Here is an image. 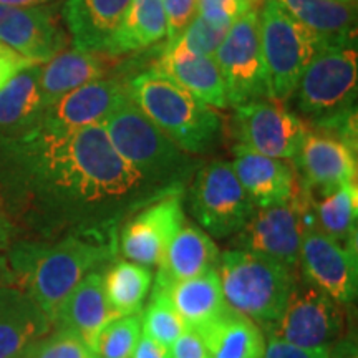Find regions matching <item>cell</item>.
Returning a JSON list of instances; mask_svg holds the SVG:
<instances>
[{
    "instance_id": "obj_1",
    "label": "cell",
    "mask_w": 358,
    "mask_h": 358,
    "mask_svg": "<svg viewBox=\"0 0 358 358\" xmlns=\"http://www.w3.org/2000/svg\"><path fill=\"white\" fill-rule=\"evenodd\" d=\"M168 192L116 153L103 124L38 127L0 138V209L30 241L113 234L128 214Z\"/></svg>"
},
{
    "instance_id": "obj_2",
    "label": "cell",
    "mask_w": 358,
    "mask_h": 358,
    "mask_svg": "<svg viewBox=\"0 0 358 358\" xmlns=\"http://www.w3.org/2000/svg\"><path fill=\"white\" fill-rule=\"evenodd\" d=\"M118 232L70 234L55 241L17 239L8 248V264L17 287L55 320L62 303L93 271H103L116 259Z\"/></svg>"
},
{
    "instance_id": "obj_3",
    "label": "cell",
    "mask_w": 358,
    "mask_h": 358,
    "mask_svg": "<svg viewBox=\"0 0 358 358\" xmlns=\"http://www.w3.org/2000/svg\"><path fill=\"white\" fill-rule=\"evenodd\" d=\"M134 105L179 150L204 156L216 150L222 133L221 116L213 106L174 82L158 69L138 73L124 85Z\"/></svg>"
},
{
    "instance_id": "obj_4",
    "label": "cell",
    "mask_w": 358,
    "mask_h": 358,
    "mask_svg": "<svg viewBox=\"0 0 358 358\" xmlns=\"http://www.w3.org/2000/svg\"><path fill=\"white\" fill-rule=\"evenodd\" d=\"M103 127L116 153L158 189L185 192L198 171V161L179 150L129 96Z\"/></svg>"
},
{
    "instance_id": "obj_5",
    "label": "cell",
    "mask_w": 358,
    "mask_h": 358,
    "mask_svg": "<svg viewBox=\"0 0 358 358\" xmlns=\"http://www.w3.org/2000/svg\"><path fill=\"white\" fill-rule=\"evenodd\" d=\"M217 275L224 301L261 327L262 332L280 315L297 271L262 254L245 249H227L219 256Z\"/></svg>"
},
{
    "instance_id": "obj_6",
    "label": "cell",
    "mask_w": 358,
    "mask_h": 358,
    "mask_svg": "<svg viewBox=\"0 0 358 358\" xmlns=\"http://www.w3.org/2000/svg\"><path fill=\"white\" fill-rule=\"evenodd\" d=\"M257 19L271 98L287 101L308 64L327 47L319 35L295 20L277 0H264Z\"/></svg>"
},
{
    "instance_id": "obj_7",
    "label": "cell",
    "mask_w": 358,
    "mask_h": 358,
    "mask_svg": "<svg viewBox=\"0 0 358 358\" xmlns=\"http://www.w3.org/2000/svg\"><path fill=\"white\" fill-rule=\"evenodd\" d=\"M357 47H327L302 73L292 96L313 127L357 110Z\"/></svg>"
},
{
    "instance_id": "obj_8",
    "label": "cell",
    "mask_w": 358,
    "mask_h": 358,
    "mask_svg": "<svg viewBox=\"0 0 358 358\" xmlns=\"http://www.w3.org/2000/svg\"><path fill=\"white\" fill-rule=\"evenodd\" d=\"M312 201L313 194L299 182L297 174L292 198L254 211L243 229L232 236V244L236 249L262 254L297 271L303 232L313 229Z\"/></svg>"
},
{
    "instance_id": "obj_9",
    "label": "cell",
    "mask_w": 358,
    "mask_h": 358,
    "mask_svg": "<svg viewBox=\"0 0 358 358\" xmlns=\"http://www.w3.org/2000/svg\"><path fill=\"white\" fill-rule=\"evenodd\" d=\"M187 203L198 226L216 239L237 234L256 211L226 161H211L198 168L189 182Z\"/></svg>"
},
{
    "instance_id": "obj_10",
    "label": "cell",
    "mask_w": 358,
    "mask_h": 358,
    "mask_svg": "<svg viewBox=\"0 0 358 358\" xmlns=\"http://www.w3.org/2000/svg\"><path fill=\"white\" fill-rule=\"evenodd\" d=\"M340 306L307 279H297L280 315L264 335L297 347H332L345 325Z\"/></svg>"
},
{
    "instance_id": "obj_11",
    "label": "cell",
    "mask_w": 358,
    "mask_h": 358,
    "mask_svg": "<svg viewBox=\"0 0 358 358\" xmlns=\"http://www.w3.org/2000/svg\"><path fill=\"white\" fill-rule=\"evenodd\" d=\"M257 12L245 13L232 24L214 53L226 85L227 106L232 108L250 101L272 100L259 37Z\"/></svg>"
},
{
    "instance_id": "obj_12",
    "label": "cell",
    "mask_w": 358,
    "mask_h": 358,
    "mask_svg": "<svg viewBox=\"0 0 358 358\" xmlns=\"http://www.w3.org/2000/svg\"><path fill=\"white\" fill-rule=\"evenodd\" d=\"M185 221V192L159 196L123 219L116 237L118 252L143 267H158Z\"/></svg>"
},
{
    "instance_id": "obj_13",
    "label": "cell",
    "mask_w": 358,
    "mask_h": 358,
    "mask_svg": "<svg viewBox=\"0 0 358 358\" xmlns=\"http://www.w3.org/2000/svg\"><path fill=\"white\" fill-rule=\"evenodd\" d=\"M308 129L306 120L279 101L257 100L236 108L237 143L271 158L294 161Z\"/></svg>"
},
{
    "instance_id": "obj_14",
    "label": "cell",
    "mask_w": 358,
    "mask_h": 358,
    "mask_svg": "<svg viewBox=\"0 0 358 358\" xmlns=\"http://www.w3.org/2000/svg\"><path fill=\"white\" fill-rule=\"evenodd\" d=\"M0 43L45 64L69 47L70 37L57 6H0Z\"/></svg>"
},
{
    "instance_id": "obj_15",
    "label": "cell",
    "mask_w": 358,
    "mask_h": 358,
    "mask_svg": "<svg viewBox=\"0 0 358 358\" xmlns=\"http://www.w3.org/2000/svg\"><path fill=\"white\" fill-rule=\"evenodd\" d=\"M299 267L303 279L338 303L350 306L358 290V254L319 229L303 232Z\"/></svg>"
},
{
    "instance_id": "obj_16",
    "label": "cell",
    "mask_w": 358,
    "mask_h": 358,
    "mask_svg": "<svg viewBox=\"0 0 358 358\" xmlns=\"http://www.w3.org/2000/svg\"><path fill=\"white\" fill-rule=\"evenodd\" d=\"M292 164L301 173L299 182L313 196L322 198L347 185H357V148L320 129H308Z\"/></svg>"
},
{
    "instance_id": "obj_17",
    "label": "cell",
    "mask_w": 358,
    "mask_h": 358,
    "mask_svg": "<svg viewBox=\"0 0 358 358\" xmlns=\"http://www.w3.org/2000/svg\"><path fill=\"white\" fill-rule=\"evenodd\" d=\"M127 100V87L122 82L106 77L95 80L48 105L40 127L53 131H77L103 124Z\"/></svg>"
},
{
    "instance_id": "obj_18",
    "label": "cell",
    "mask_w": 358,
    "mask_h": 358,
    "mask_svg": "<svg viewBox=\"0 0 358 358\" xmlns=\"http://www.w3.org/2000/svg\"><path fill=\"white\" fill-rule=\"evenodd\" d=\"M232 155L231 166L256 208L282 204L292 198L297 171L290 161L256 153L239 143L232 148Z\"/></svg>"
},
{
    "instance_id": "obj_19",
    "label": "cell",
    "mask_w": 358,
    "mask_h": 358,
    "mask_svg": "<svg viewBox=\"0 0 358 358\" xmlns=\"http://www.w3.org/2000/svg\"><path fill=\"white\" fill-rule=\"evenodd\" d=\"M131 0H66L62 19L73 48L105 55Z\"/></svg>"
},
{
    "instance_id": "obj_20",
    "label": "cell",
    "mask_w": 358,
    "mask_h": 358,
    "mask_svg": "<svg viewBox=\"0 0 358 358\" xmlns=\"http://www.w3.org/2000/svg\"><path fill=\"white\" fill-rule=\"evenodd\" d=\"M115 319H118V315L106 299L103 271H93L62 303L53 320V329L70 330L93 352L98 335Z\"/></svg>"
},
{
    "instance_id": "obj_21",
    "label": "cell",
    "mask_w": 358,
    "mask_h": 358,
    "mask_svg": "<svg viewBox=\"0 0 358 358\" xmlns=\"http://www.w3.org/2000/svg\"><path fill=\"white\" fill-rule=\"evenodd\" d=\"M53 330V322L17 285L0 289V358H17Z\"/></svg>"
},
{
    "instance_id": "obj_22",
    "label": "cell",
    "mask_w": 358,
    "mask_h": 358,
    "mask_svg": "<svg viewBox=\"0 0 358 358\" xmlns=\"http://www.w3.org/2000/svg\"><path fill=\"white\" fill-rule=\"evenodd\" d=\"M219 248L198 224L185 221L161 259L155 285H168L198 277L217 267Z\"/></svg>"
},
{
    "instance_id": "obj_23",
    "label": "cell",
    "mask_w": 358,
    "mask_h": 358,
    "mask_svg": "<svg viewBox=\"0 0 358 358\" xmlns=\"http://www.w3.org/2000/svg\"><path fill=\"white\" fill-rule=\"evenodd\" d=\"M42 64H32L0 90V138L20 136L38 128L45 113L40 90Z\"/></svg>"
},
{
    "instance_id": "obj_24",
    "label": "cell",
    "mask_w": 358,
    "mask_h": 358,
    "mask_svg": "<svg viewBox=\"0 0 358 358\" xmlns=\"http://www.w3.org/2000/svg\"><path fill=\"white\" fill-rule=\"evenodd\" d=\"M113 60L115 58L103 55V53L65 48L64 52L42 64L40 90H42L45 105H52L71 90L105 78Z\"/></svg>"
},
{
    "instance_id": "obj_25",
    "label": "cell",
    "mask_w": 358,
    "mask_h": 358,
    "mask_svg": "<svg viewBox=\"0 0 358 358\" xmlns=\"http://www.w3.org/2000/svg\"><path fill=\"white\" fill-rule=\"evenodd\" d=\"M192 330L203 338L211 358H262L266 350L261 327L229 306L208 324Z\"/></svg>"
},
{
    "instance_id": "obj_26",
    "label": "cell",
    "mask_w": 358,
    "mask_h": 358,
    "mask_svg": "<svg viewBox=\"0 0 358 358\" xmlns=\"http://www.w3.org/2000/svg\"><path fill=\"white\" fill-rule=\"evenodd\" d=\"M295 20L319 35L325 47H355L357 3L338 0H277Z\"/></svg>"
},
{
    "instance_id": "obj_27",
    "label": "cell",
    "mask_w": 358,
    "mask_h": 358,
    "mask_svg": "<svg viewBox=\"0 0 358 358\" xmlns=\"http://www.w3.org/2000/svg\"><path fill=\"white\" fill-rule=\"evenodd\" d=\"M155 69L166 73L206 105L219 110L227 108L226 85L214 57L164 48Z\"/></svg>"
},
{
    "instance_id": "obj_28",
    "label": "cell",
    "mask_w": 358,
    "mask_h": 358,
    "mask_svg": "<svg viewBox=\"0 0 358 358\" xmlns=\"http://www.w3.org/2000/svg\"><path fill=\"white\" fill-rule=\"evenodd\" d=\"M153 292L163 295L189 329H199L227 307L216 268L187 280L153 285Z\"/></svg>"
},
{
    "instance_id": "obj_29",
    "label": "cell",
    "mask_w": 358,
    "mask_h": 358,
    "mask_svg": "<svg viewBox=\"0 0 358 358\" xmlns=\"http://www.w3.org/2000/svg\"><path fill=\"white\" fill-rule=\"evenodd\" d=\"M163 0H131L105 55L111 58L143 52L166 38Z\"/></svg>"
},
{
    "instance_id": "obj_30",
    "label": "cell",
    "mask_w": 358,
    "mask_h": 358,
    "mask_svg": "<svg viewBox=\"0 0 358 358\" xmlns=\"http://www.w3.org/2000/svg\"><path fill=\"white\" fill-rule=\"evenodd\" d=\"M103 285L116 315H136L143 312L151 292L153 272L127 259H115L103 268Z\"/></svg>"
},
{
    "instance_id": "obj_31",
    "label": "cell",
    "mask_w": 358,
    "mask_h": 358,
    "mask_svg": "<svg viewBox=\"0 0 358 358\" xmlns=\"http://www.w3.org/2000/svg\"><path fill=\"white\" fill-rule=\"evenodd\" d=\"M358 186L347 185L312 201V226L347 248L357 249Z\"/></svg>"
},
{
    "instance_id": "obj_32",
    "label": "cell",
    "mask_w": 358,
    "mask_h": 358,
    "mask_svg": "<svg viewBox=\"0 0 358 358\" xmlns=\"http://www.w3.org/2000/svg\"><path fill=\"white\" fill-rule=\"evenodd\" d=\"M150 294L148 307L141 312V332L169 348L189 327L163 295Z\"/></svg>"
},
{
    "instance_id": "obj_33",
    "label": "cell",
    "mask_w": 358,
    "mask_h": 358,
    "mask_svg": "<svg viewBox=\"0 0 358 358\" xmlns=\"http://www.w3.org/2000/svg\"><path fill=\"white\" fill-rule=\"evenodd\" d=\"M141 337V313L111 320L98 335L93 355L96 358H131Z\"/></svg>"
},
{
    "instance_id": "obj_34",
    "label": "cell",
    "mask_w": 358,
    "mask_h": 358,
    "mask_svg": "<svg viewBox=\"0 0 358 358\" xmlns=\"http://www.w3.org/2000/svg\"><path fill=\"white\" fill-rule=\"evenodd\" d=\"M227 27L214 25L199 13L192 19L186 30L173 43L164 45V48H173L178 52L192 53V55L201 57H214L219 45L226 37Z\"/></svg>"
},
{
    "instance_id": "obj_35",
    "label": "cell",
    "mask_w": 358,
    "mask_h": 358,
    "mask_svg": "<svg viewBox=\"0 0 358 358\" xmlns=\"http://www.w3.org/2000/svg\"><path fill=\"white\" fill-rule=\"evenodd\" d=\"M17 358H95L78 335L65 329H53Z\"/></svg>"
},
{
    "instance_id": "obj_36",
    "label": "cell",
    "mask_w": 358,
    "mask_h": 358,
    "mask_svg": "<svg viewBox=\"0 0 358 358\" xmlns=\"http://www.w3.org/2000/svg\"><path fill=\"white\" fill-rule=\"evenodd\" d=\"M264 0H198V13L214 25L229 27L245 13L259 10Z\"/></svg>"
},
{
    "instance_id": "obj_37",
    "label": "cell",
    "mask_w": 358,
    "mask_h": 358,
    "mask_svg": "<svg viewBox=\"0 0 358 358\" xmlns=\"http://www.w3.org/2000/svg\"><path fill=\"white\" fill-rule=\"evenodd\" d=\"M163 6L168 25L164 45H169L185 32L186 27L198 15V0H163Z\"/></svg>"
},
{
    "instance_id": "obj_38",
    "label": "cell",
    "mask_w": 358,
    "mask_h": 358,
    "mask_svg": "<svg viewBox=\"0 0 358 358\" xmlns=\"http://www.w3.org/2000/svg\"><path fill=\"white\" fill-rule=\"evenodd\" d=\"M330 348L332 347L306 348L282 340L267 338L262 358H330Z\"/></svg>"
},
{
    "instance_id": "obj_39",
    "label": "cell",
    "mask_w": 358,
    "mask_h": 358,
    "mask_svg": "<svg viewBox=\"0 0 358 358\" xmlns=\"http://www.w3.org/2000/svg\"><path fill=\"white\" fill-rule=\"evenodd\" d=\"M171 358H211L203 338L196 330L187 329L176 342L169 347Z\"/></svg>"
},
{
    "instance_id": "obj_40",
    "label": "cell",
    "mask_w": 358,
    "mask_h": 358,
    "mask_svg": "<svg viewBox=\"0 0 358 358\" xmlns=\"http://www.w3.org/2000/svg\"><path fill=\"white\" fill-rule=\"evenodd\" d=\"M32 64L34 62H30L29 58L22 57L10 47L0 43V90L6 87L17 73H20L22 70Z\"/></svg>"
},
{
    "instance_id": "obj_41",
    "label": "cell",
    "mask_w": 358,
    "mask_h": 358,
    "mask_svg": "<svg viewBox=\"0 0 358 358\" xmlns=\"http://www.w3.org/2000/svg\"><path fill=\"white\" fill-rule=\"evenodd\" d=\"M131 358H171V352L168 347L161 345L159 342L141 332Z\"/></svg>"
},
{
    "instance_id": "obj_42",
    "label": "cell",
    "mask_w": 358,
    "mask_h": 358,
    "mask_svg": "<svg viewBox=\"0 0 358 358\" xmlns=\"http://www.w3.org/2000/svg\"><path fill=\"white\" fill-rule=\"evenodd\" d=\"M330 358H358V347L355 337L340 338L330 348Z\"/></svg>"
},
{
    "instance_id": "obj_43",
    "label": "cell",
    "mask_w": 358,
    "mask_h": 358,
    "mask_svg": "<svg viewBox=\"0 0 358 358\" xmlns=\"http://www.w3.org/2000/svg\"><path fill=\"white\" fill-rule=\"evenodd\" d=\"M17 241V231L13 224L0 209V252L7 250Z\"/></svg>"
},
{
    "instance_id": "obj_44",
    "label": "cell",
    "mask_w": 358,
    "mask_h": 358,
    "mask_svg": "<svg viewBox=\"0 0 358 358\" xmlns=\"http://www.w3.org/2000/svg\"><path fill=\"white\" fill-rule=\"evenodd\" d=\"M8 285H17V279L13 275L7 256L0 252V289L8 287Z\"/></svg>"
},
{
    "instance_id": "obj_45",
    "label": "cell",
    "mask_w": 358,
    "mask_h": 358,
    "mask_svg": "<svg viewBox=\"0 0 358 358\" xmlns=\"http://www.w3.org/2000/svg\"><path fill=\"white\" fill-rule=\"evenodd\" d=\"M52 2V0H0V6H13V7H32L43 6V3Z\"/></svg>"
},
{
    "instance_id": "obj_46",
    "label": "cell",
    "mask_w": 358,
    "mask_h": 358,
    "mask_svg": "<svg viewBox=\"0 0 358 358\" xmlns=\"http://www.w3.org/2000/svg\"><path fill=\"white\" fill-rule=\"evenodd\" d=\"M338 2H345V3H357V0H338Z\"/></svg>"
},
{
    "instance_id": "obj_47",
    "label": "cell",
    "mask_w": 358,
    "mask_h": 358,
    "mask_svg": "<svg viewBox=\"0 0 358 358\" xmlns=\"http://www.w3.org/2000/svg\"><path fill=\"white\" fill-rule=\"evenodd\" d=\"M95 358H96V357H95Z\"/></svg>"
}]
</instances>
